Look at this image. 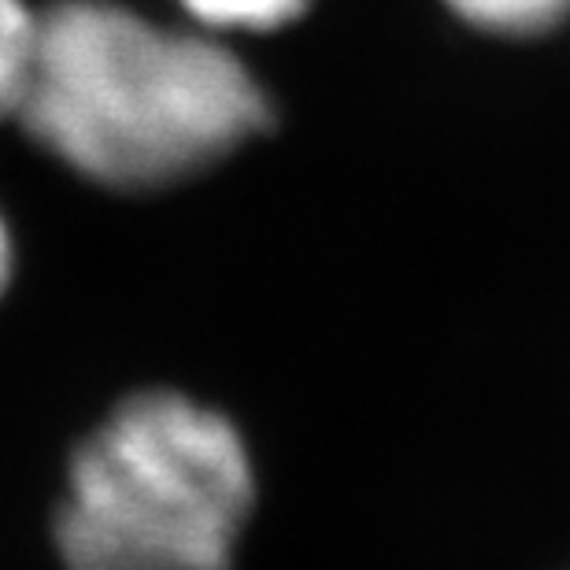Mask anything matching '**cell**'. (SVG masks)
I'll return each instance as SVG.
<instances>
[{
  "label": "cell",
  "instance_id": "6da1fadb",
  "mask_svg": "<svg viewBox=\"0 0 570 570\" xmlns=\"http://www.w3.org/2000/svg\"><path fill=\"white\" fill-rule=\"evenodd\" d=\"M16 119L45 153L108 189H164L271 122L267 94L208 33L167 30L111 0H56Z\"/></svg>",
  "mask_w": 570,
  "mask_h": 570
},
{
  "label": "cell",
  "instance_id": "7a4b0ae2",
  "mask_svg": "<svg viewBox=\"0 0 570 570\" xmlns=\"http://www.w3.org/2000/svg\"><path fill=\"white\" fill-rule=\"evenodd\" d=\"M253 497L245 441L219 412L138 393L78 444L56 544L67 570H230Z\"/></svg>",
  "mask_w": 570,
  "mask_h": 570
},
{
  "label": "cell",
  "instance_id": "3957f363",
  "mask_svg": "<svg viewBox=\"0 0 570 570\" xmlns=\"http://www.w3.org/2000/svg\"><path fill=\"white\" fill-rule=\"evenodd\" d=\"M444 4L471 27L508 38L544 33L570 16V0H444Z\"/></svg>",
  "mask_w": 570,
  "mask_h": 570
},
{
  "label": "cell",
  "instance_id": "277c9868",
  "mask_svg": "<svg viewBox=\"0 0 570 570\" xmlns=\"http://www.w3.org/2000/svg\"><path fill=\"white\" fill-rule=\"evenodd\" d=\"M33 45H38V11H30L27 0H0V119L19 111Z\"/></svg>",
  "mask_w": 570,
  "mask_h": 570
},
{
  "label": "cell",
  "instance_id": "5b68a950",
  "mask_svg": "<svg viewBox=\"0 0 570 570\" xmlns=\"http://www.w3.org/2000/svg\"><path fill=\"white\" fill-rule=\"evenodd\" d=\"M186 11L208 30H278L301 19L312 0H181Z\"/></svg>",
  "mask_w": 570,
  "mask_h": 570
},
{
  "label": "cell",
  "instance_id": "8992f818",
  "mask_svg": "<svg viewBox=\"0 0 570 570\" xmlns=\"http://www.w3.org/2000/svg\"><path fill=\"white\" fill-rule=\"evenodd\" d=\"M11 256H16V248H11L8 223H4V215H0V293H4L11 282Z\"/></svg>",
  "mask_w": 570,
  "mask_h": 570
}]
</instances>
